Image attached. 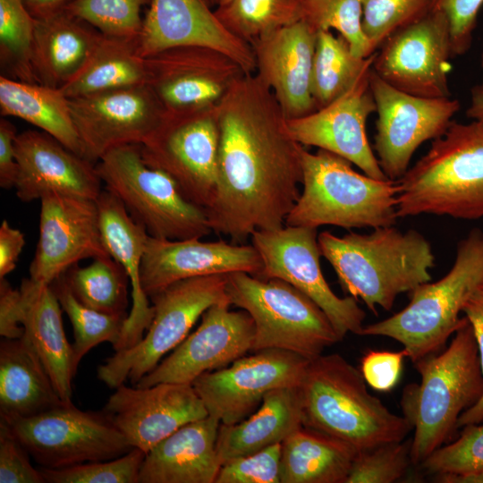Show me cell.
I'll return each mask as SVG.
<instances>
[{"label":"cell","mask_w":483,"mask_h":483,"mask_svg":"<svg viewBox=\"0 0 483 483\" xmlns=\"http://www.w3.org/2000/svg\"><path fill=\"white\" fill-rule=\"evenodd\" d=\"M262 267L261 258L252 244L148 236L140 267V282L149 298L182 279L234 272L258 276Z\"/></svg>","instance_id":"cell-24"},{"label":"cell","mask_w":483,"mask_h":483,"mask_svg":"<svg viewBox=\"0 0 483 483\" xmlns=\"http://www.w3.org/2000/svg\"><path fill=\"white\" fill-rule=\"evenodd\" d=\"M302 425L357 452L404 440L412 427L367 389L360 372L337 353L310 360L299 386Z\"/></svg>","instance_id":"cell-4"},{"label":"cell","mask_w":483,"mask_h":483,"mask_svg":"<svg viewBox=\"0 0 483 483\" xmlns=\"http://www.w3.org/2000/svg\"><path fill=\"white\" fill-rule=\"evenodd\" d=\"M232 364L203 373L192 386L209 415L222 424L244 419L267 393L299 386L309 360L283 349H262Z\"/></svg>","instance_id":"cell-15"},{"label":"cell","mask_w":483,"mask_h":483,"mask_svg":"<svg viewBox=\"0 0 483 483\" xmlns=\"http://www.w3.org/2000/svg\"><path fill=\"white\" fill-rule=\"evenodd\" d=\"M104 188L157 239L202 238L212 232L206 208L185 198L165 172L148 165L140 144L116 147L96 164Z\"/></svg>","instance_id":"cell-8"},{"label":"cell","mask_w":483,"mask_h":483,"mask_svg":"<svg viewBox=\"0 0 483 483\" xmlns=\"http://www.w3.org/2000/svg\"><path fill=\"white\" fill-rule=\"evenodd\" d=\"M19 289L22 303V336L38 355L60 399L71 402L72 381L77 370L56 294L50 284H39L30 278H24Z\"/></svg>","instance_id":"cell-29"},{"label":"cell","mask_w":483,"mask_h":483,"mask_svg":"<svg viewBox=\"0 0 483 483\" xmlns=\"http://www.w3.org/2000/svg\"><path fill=\"white\" fill-rule=\"evenodd\" d=\"M406 357L404 349L400 352L371 350L361 358L360 372L371 388L378 392H389L401 377Z\"/></svg>","instance_id":"cell-50"},{"label":"cell","mask_w":483,"mask_h":483,"mask_svg":"<svg viewBox=\"0 0 483 483\" xmlns=\"http://www.w3.org/2000/svg\"><path fill=\"white\" fill-rule=\"evenodd\" d=\"M304 0H231L215 13L233 35L250 44L303 18Z\"/></svg>","instance_id":"cell-38"},{"label":"cell","mask_w":483,"mask_h":483,"mask_svg":"<svg viewBox=\"0 0 483 483\" xmlns=\"http://www.w3.org/2000/svg\"><path fill=\"white\" fill-rule=\"evenodd\" d=\"M18 176L14 189L24 202L57 192L97 200L102 181L96 164L44 131H25L15 139Z\"/></svg>","instance_id":"cell-26"},{"label":"cell","mask_w":483,"mask_h":483,"mask_svg":"<svg viewBox=\"0 0 483 483\" xmlns=\"http://www.w3.org/2000/svg\"><path fill=\"white\" fill-rule=\"evenodd\" d=\"M317 33L301 20L250 44L256 64L254 73L273 92L287 119L316 110L311 75Z\"/></svg>","instance_id":"cell-25"},{"label":"cell","mask_w":483,"mask_h":483,"mask_svg":"<svg viewBox=\"0 0 483 483\" xmlns=\"http://www.w3.org/2000/svg\"><path fill=\"white\" fill-rule=\"evenodd\" d=\"M99 34L65 9L36 19L31 64L37 82L64 88L81 71Z\"/></svg>","instance_id":"cell-30"},{"label":"cell","mask_w":483,"mask_h":483,"mask_svg":"<svg viewBox=\"0 0 483 483\" xmlns=\"http://www.w3.org/2000/svg\"><path fill=\"white\" fill-rule=\"evenodd\" d=\"M356 453L348 444L302 426L282 442L280 483H345Z\"/></svg>","instance_id":"cell-33"},{"label":"cell","mask_w":483,"mask_h":483,"mask_svg":"<svg viewBox=\"0 0 483 483\" xmlns=\"http://www.w3.org/2000/svg\"><path fill=\"white\" fill-rule=\"evenodd\" d=\"M97 205L104 245L108 254L123 267L131 286L132 306L120 341L114 348L117 352L138 343L154 316L153 307L140 282V267L149 235L145 227L130 216L122 202L105 188Z\"/></svg>","instance_id":"cell-27"},{"label":"cell","mask_w":483,"mask_h":483,"mask_svg":"<svg viewBox=\"0 0 483 483\" xmlns=\"http://www.w3.org/2000/svg\"><path fill=\"white\" fill-rule=\"evenodd\" d=\"M376 52L372 70L393 87L418 97H448L449 23L433 8L390 36Z\"/></svg>","instance_id":"cell-16"},{"label":"cell","mask_w":483,"mask_h":483,"mask_svg":"<svg viewBox=\"0 0 483 483\" xmlns=\"http://www.w3.org/2000/svg\"><path fill=\"white\" fill-rule=\"evenodd\" d=\"M369 85L377 115L376 156L386 176L398 181L408 171L419 147L445 134L461 104L452 97H424L404 92L386 82L373 70Z\"/></svg>","instance_id":"cell-14"},{"label":"cell","mask_w":483,"mask_h":483,"mask_svg":"<svg viewBox=\"0 0 483 483\" xmlns=\"http://www.w3.org/2000/svg\"><path fill=\"white\" fill-rule=\"evenodd\" d=\"M22 303L20 289H14L4 278H0V335L20 338L24 334L21 325Z\"/></svg>","instance_id":"cell-52"},{"label":"cell","mask_w":483,"mask_h":483,"mask_svg":"<svg viewBox=\"0 0 483 483\" xmlns=\"http://www.w3.org/2000/svg\"><path fill=\"white\" fill-rule=\"evenodd\" d=\"M462 428L458 439L441 445L421 462L428 474L483 470V424H469Z\"/></svg>","instance_id":"cell-46"},{"label":"cell","mask_w":483,"mask_h":483,"mask_svg":"<svg viewBox=\"0 0 483 483\" xmlns=\"http://www.w3.org/2000/svg\"><path fill=\"white\" fill-rule=\"evenodd\" d=\"M302 20L316 32L335 30L359 57L374 54L363 31L360 0H304Z\"/></svg>","instance_id":"cell-41"},{"label":"cell","mask_w":483,"mask_h":483,"mask_svg":"<svg viewBox=\"0 0 483 483\" xmlns=\"http://www.w3.org/2000/svg\"><path fill=\"white\" fill-rule=\"evenodd\" d=\"M462 312L468 318L474 333L483 375V288H479L473 292L463 306ZM482 421L483 395L475 405L469 408L460 416L457 428L469 424H479Z\"/></svg>","instance_id":"cell-51"},{"label":"cell","mask_w":483,"mask_h":483,"mask_svg":"<svg viewBox=\"0 0 483 483\" xmlns=\"http://www.w3.org/2000/svg\"><path fill=\"white\" fill-rule=\"evenodd\" d=\"M376 52L369 57L353 54L348 42L332 30L317 33L311 75L315 108H322L347 92L372 68Z\"/></svg>","instance_id":"cell-36"},{"label":"cell","mask_w":483,"mask_h":483,"mask_svg":"<svg viewBox=\"0 0 483 483\" xmlns=\"http://www.w3.org/2000/svg\"><path fill=\"white\" fill-rule=\"evenodd\" d=\"M73 330V366L77 370L83 357L95 346L110 343L114 348L120 341L128 314H107L79 301L62 275L50 284Z\"/></svg>","instance_id":"cell-39"},{"label":"cell","mask_w":483,"mask_h":483,"mask_svg":"<svg viewBox=\"0 0 483 483\" xmlns=\"http://www.w3.org/2000/svg\"><path fill=\"white\" fill-rule=\"evenodd\" d=\"M483 0H436L435 8L446 17L453 55H462L470 47Z\"/></svg>","instance_id":"cell-49"},{"label":"cell","mask_w":483,"mask_h":483,"mask_svg":"<svg viewBox=\"0 0 483 483\" xmlns=\"http://www.w3.org/2000/svg\"><path fill=\"white\" fill-rule=\"evenodd\" d=\"M466 114L483 130V87L477 85L470 90V106Z\"/></svg>","instance_id":"cell-56"},{"label":"cell","mask_w":483,"mask_h":483,"mask_svg":"<svg viewBox=\"0 0 483 483\" xmlns=\"http://www.w3.org/2000/svg\"><path fill=\"white\" fill-rule=\"evenodd\" d=\"M225 289L231 305L253 319L251 352L278 348L310 360L342 340L326 313L284 280L234 272L226 275Z\"/></svg>","instance_id":"cell-9"},{"label":"cell","mask_w":483,"mask_h":483,"mask_svg":"<svg viewBox=\"0 0 483 483\" xmlns=\"http://www.w3.org/2000/svg\"><path fill=\"white\" fill-rule=\"evenodd\" d=\"M64 402L42 361L21 336L0 342V419L27 418Z\"/></svg>","instance_id":"cell-32"},{"label":"cell","mask_w":483,"mask_h":483,"mask_svg":"<svg viewBox=\"0 0 483 483\" xmlns=\"http://www.w3.org/2000/svg\"><path fill=\"white\" fill-rule=\"evenodd\" d=\"M218 145L215 106L164 113L140 148L148 165L167 174L187 199L207 209L216 189Z\"/></svg>","instance_id":"cell-12"},{"label":"cell","mask_w":483,"mask_h":483,"mask_svg":"<svg viewBox=\"0 0 483 483\" xmlns=\"http://www.w3.org/2000/svg\"><path fill=\"white\" fill-rule=\"evenodd\" d=\"M146 60L138 39L100 32L88 61L78 75L60 89L74 98L115 89L146 84Z\"/></svg>","instance_id":"cell-35"},{"label":"cell","mask_w":483,"mask_h":483,"mask_svg":"<svg viewBox=\"0 0 483 483\" xmlns=\"http://www.w3.org/2000/svg\"><path fill=\"white\" fill-rule=\"evenodd\" d=\"M30 457L21 443L0 422V483H46Z\"/></svg>","instance_id":"cell-48"},{"label":"cell","mask_w":483,"mask_h":483,"mask_svg":"<svg viewBox=\"0 0 483 483\" xmlns=\"http://www.w3.org/2000/svg\"><path fill=\"white\" fill-rule=\"evenodd\" d=\"M318 242L343 290L360 299L375 314L377 307L390 310L399 294L431 280L432 247L413 229L402 232L394 225L382 226L342 237L324 231Z\"/></svg>","instance_id":"cell-2"},{"label":"cell","mask_w":483,"mask_h":483,"mask_svg":"<svg viewBox=\"0 0 483 483\" xmlns=\"http://www.w3.org/2000/svg\"><path fill=\"white\" fill-rule=\"evenodd\" d=\"M0 109L2 116L22 119L84 157L69 98L60 89L0 76Z\"/></svg>","instance_id":"cell-34"},{"label":"cell","mask_w":483,"mask_h":483,"mask_svg":"<svg viewBox=\"0 0 483 483\" xmlns=\"http://www.w3.org/2000/svg\"><path fill=\"white\" fill-rule=\"evenodd\" d=\"M299 386L281 387L266 394L259 409L247 419L219 427L216 452L221 465L282 442L301 428Z\"/></svg>","instance_id":"cell-31"},{"label":"cell","mask_w":483,"mask_h":483,"mask_svg":"<svg viewBox=\"0 0 483 483\" xmlns=\"http://www.w3.org/2000/svg\"><path fill=\"white\" fill-rule=\"evenodd\" d=\"M362 28L373 53L394 32L435 7L436 0H360Z\"/></svg>","instance_id":"cell-43"},{"label":"cell","mask_w":483,"mask_h":483,"mask_svg":"<svg viewBox=\"0 0 483 483\" xmlns=\"http://www.w3.org/2000/svg\"><path fill=\"white\" fill-rule=\"evenodd\" d=\"M480 288H483V284L481 285V287H480Z\"/></svg>","instance_id":"cell-60"},{"label":"cell","mask_w":483,"mask_h":483,"mask_svg":"<svg viewBox=\"0 0 483 483\" xmlns=\"http://www.w3.org/2000/svg\"><path fill=\"white\" fill-rule=\"evenodd\" d=\"M231 0H208L209 4L211 5H214L216 7H220V6H223L225 4H226L228 2H230Z\"/></svg>","instance_id":"cell-58"},{"label":"cell","mask_w":483,"mask_h":483,"mask_svg":"<svg viewBox=\"0 0 483 483\" xmlns=\"http://www.w3.org/2000/svg\"><path fill=\"white\" fill-rule=\"evenodd\" d=\"M35 26L22 0H0L1 76L38 83L31 64Z\"/></svg>","instance_id":"cell-40"},{"label":"cell","mask_w":483,"mask_h":483,"mask_svg":"<svg viewBox=\"0 0 483 483\" xmlns=\"http://www.w3.org/2000/svg\"><path fill=\"white\" fill-rule=\"evenodd\" d=\"M263 264L258 277L284 280L309 297L328 317L343 339L360 335L366 314L352 296H337L320 267L317 228L284 225L256 230L250 236Z\"/></svg>","instance_id":"cell-13"},{"label":"cell","mask_w":483,"mask_h":483,"mask_svg":"<svg viewBox=\"0 0 483 483\" xmlns=\"http://www.w3.org/2000/svg\"><path fill=\"white\" fill-rule=\"evenodd\" d=\"M137 39L144 58L172 47L200 46L231 57L246 73L256 70L250 45L222 24L208 0H151Z\"/></svg>","instance_id":"cell-23"},{"label":"cell","mask_w":483,"mask_h":483,"mask_svg":"<svg viewBox=\"0 0 483 483\" xmlns=\"http://www.w3.org/2000/svg\"><path fill=\"white\" fill-rule=\"evenodd\" d=\"M69 103L83 157L94 164L116 147L141 144L165 113L147 84L69 98Z\"/></svg>","instance_id":"cell-18"},{"label":"cell","mask_w":483,"mask_h":483,"mask_svg":"<svg viewBox=\"0 0 483 483\" xmlns=\"http://www.w3.org/2000/svg\"><path fill=\"white\" fill-rule=\"evenodd\" d=\"M76 299L107 314H128L129 276L110 255L93 258L86 267L75 264L63 274Z\"/></svg>","instance_id":"cell-37"},{"label":"cell","mask_w":483,"mask_h":483,"mask_svg":"<svg viewBox=\"0 0 483 483\" xmlns=\"http://www.w3.org/2000/svg\"><path fill=\"white\" fill-rule=\"evenodd\" d=\"M42 468L62 469L118 458L133 447L103 411L72 402L27 418L2 419Z\"/></svg>","instance_id":"cell-11"},{"label":"cell","mask_w":483,"mask_h":483,"mask_svg":"<svg viewBox=\"0 0 483 483\" xmlns=\"http://www.w3.org/2000/svg\"><path fill=\"white\" fill-rule=\"evenodd\" d=\"M73 0H22L35 19H42L64 10Z\"/></svg>","instance_id":"cell-55"},{"label":"cell","mask_w":483,"mask_h":483,"mask_svg":"<svg viewBox=\"0 0 483 483\" xmlns=\"http://www.w3.org/2000/svg\"><path fill=\"white\" fill-rule=\"evenodd\" d=\"M146 453L136 447L112 460L85 462L62 469L39 467L47 483H139Z\"/></svg>","instance_id":"cell-44"},{"label":"cell","mask_w":483,"mask_h":483,"mask_svg":"<svg viewBox=\"0 0 483 483\" xmlns=\"http://www.w3.org/2000/svg\"><path fill=\"white\" fill-rule=\"evenodd\" d=\"M230 302H220L208 308L198 328L134 386L191 385L203 373L225 368L251 351L253 319L243 309L230 310Z\"/></svg>","instance_id":"cell-20"},{"label":"cell","mask_w":483,"mask_h":483,"mask_svg":"<svg viewBox=\"0 0 483 483\" xmlns=\"http://www.w3.org/2000/svg\"><path fill=\"white\" fill-rule=\"evenodd\" d=\"M282 444L223 463L215 483H280Z\"/></svg>","instance_id":"cell-47"},{"label":"cell","mask_w":483,"mask_h":483,"mask_svg":"<svg viewBox=\"0 0 483 483\" xmlns=\"http://www.w3.org/2000/svg\"><path fill=\"white\" fill-rule=\"evenodd\" d=\"M147 81L165 113L216 106L244 70L213 48L182 46L146 57Z\"/></svg>","instance_id":"cell-17"},{"label":"cell","mask_w":483,"mask_h":483,"mask_svg":"<svg viewBox=\"0 0 483 483\" xmlns=\"http://www.w3.org/2000/svg\"><path fill=\"white\" fill-rule=\"evenodd\" d=\"M483 284V230L475 228L456 247L453 267L439 280L410 292V302L393 316L364 325L360 335L386 336L401 343L407 357L439 352L463 325V306Z\"/></svg>","instance_id":"cell-7"},{"label":"cell","mask_w":483,"mask_h":483,"mask_svg":"<svg viewBox=\"0 0 483 483\" xmlns=\"http://www.w3.org/2000/svg\"><path fill=\"white\" fill-rule=\"evenodd\" d=\"M226 275L197 276L174 282L149 296L154 316L142 339L117 351L97 370V378L115 389L131 385L155 369L189 335L203 313L220 302H230Z\"/></svg>","instance_id":"cell-10"},{"label":"cell","mask_w":483,"mask_h":483,"mask_svg":"<svg viewBox=\"0 0 483 483\" xmlns=\"http://www.w3.org/2000/svg\"><path fill=\"white\" fill-rule=\"evenodd\" d=\"M397 182L398 217L483 218V130L453 121Z\"/></svg>","instance_id":"cell-5"},{"label":"cell","mask_w":483,"mask_h":483,"mask_svg":"<svg viewBox=\"0 0 483 483\" xmlns=\"http://www.w3.org/2000/svg\"><path fill=\"white\" fill-rule=\"evenodd\" d=\"M216 189L207 208L213 232L240 244L283 227L299 196L304 147L291 135L273 92L244 73L216 105Z\"/></svg>","instance_id":"cell-1"},{"label":"cell","mask_w":483,"mask_h":483,"mask_svg":"<svg viewBox=\"0 0 483 483\" xmlns=\"http://www.w3.org/2000/svg\"><path fill=\"white\" fill-rule=\"evenodd\" d=\"M151 0H73L64 9L106 35L138 37Z\"/></svg>","instance_id":"cell-42"},{"label":"cell","mask_w":483,"mask_h":483,"mask_svg":"<svg viewBox=\"0 0 483 483\" xmlns=\"http://www.w3.org/2000/svg\"><path fill=\"white\" fill-rule=\"evenodd\" d=\"M411 439L386 442L357 452L345 483H392L411 462Z\"/></svg>","instance_id":"cell-45"},{"label":"cell","mask_w":483,"mask_h":483,"mask_svg":"<svg viewBox=\"0 0 483 483\" xmlns=\"http://www.w3.org/2000/svg\"><path fill=\"white\" fill-rule=\"evenodd\" d=\"M39 200V237L30 279L49 285L80 260L109 255L97 200L57 192L47 193Z\"/></svg>","instance_id":"cell-19"},{"label":"cell","mask_w":483,"mask_h":483,"mask_svg":"<svg viewBox=\"0 0 483 483\" xmlns=\"http://www.w3.org/2000/svg\"><path fill=\"white\" fill-rule=\"evenodd\" d=\"M480 60H481L480 65H481V69H482V82L479 85L483 87V51H482V54H481V59Z\"/></svg>","instance_id":"cell-59"},{"label":"cell","mask_w":483,"mask_h":483,"mask_svg":"<svg viewBox=\"0 0 483 483\" xmlns=\"http://www.w3.org/2000/svg\"><path fill=\"white\" fill-rule=\"evenodd\" d=\"M25 237L19 229L3 220L0 225V278H4L16 267L25 245Z\"/></svg>","instance_id":"cell-54"},{"label":"cell","mask_w":483,"mask_h":483,"mask_svg":"<svg viewBox=\"0 0 483 483\" xmlns=\"http://www.w3.org/2000/svg\"><path fill=\"white\" fill-rule=\"evenodd\" d=\"M102 411L145 453L183 425L209 415L192 385L170 382L147 387L122 384Z\"/></svg>","instance_id":"cell-21"},{"label":"cell","mask_w":483,"mask_h":483,"mask_svg":"<svg viewBox=\"0 0 483 483\" xmlns=\"http://www.w3.org/2000/svg\"><path fill=\"white\" fill-rule=\"evenodd\" d=\"M15 126L6 118L0 119V186L14 188L18 176V162L15 153Z\"/></svg>","instance_id":"cell-53"},{"label":"cell","mask_w":483,"mask_h":483,"mask_svg":"<svg viewBox=\"0 0 483 483\" xmlns=\"http://www.w3.org/2000/svg\"><path fill=\"white\" fill-rule=\"evenodd\" d=\"M372 68L343 96L301 117L287 119L292 138L301 145L316 147L343 157L369 177L388 179L369 144L366 123L376 112L369 85Z\"/></svg>","instance_id":"cell-22"},{"label":"cell","mask_w":483,"mask_h":483,"mask_svg":"<svg viewBox=\"0 0 483 483\" xmlns=\"http://www.w3.org/2000/svg\"><path fill=\"white\" fill-rule=\"evenodd\" d=\"M302 191L285 225L345 229L394 225L397 181L361 174L343 157L324 149H303Z\"/></svg>","instance_id":"cell-6"},{"label":"cell","mask_w":483,"mask_h":483,"mask_svg":"<svg viewBox=\"0 0 483 483\" xmlns=\"http://www.w3.org/2000/svg\"><path fill=\"white\" fill-rule=\"evenodd\" d=\"M419 383L403 388L402 416L414 431L412 464L421 462L449 441L460 416L483 395V375L472 327L467 318L441 352L413 362Z\"/></svg>","instance_id":"cell-3"},{"label":"cell","mask_w":483,"mask_h":483,"mask_svg":"<svg viewBox=\"0 0 483 483\" xmlns=\"http://www.w3.org/2000/svg\"><path fill=\"white\" fill-rule=\"evenodd\" d=\"M220 425L208 415L160 441L146 453L139 483H215L221 467L216 452Z\"/></svg>","instance_id":"cell-28"},{"label":"cell","mask_w":483,"mask_h":483,"mask_svg":"<svg viewBox=\"0 0 483 483\" xmlns=\"http://www.w3.org/2000/svg\"><path fill=\"white\" fill-rule=\"evenodd\" d=\"M435 479L442 483H483V470L439 474L435 475Z\"/></svg>","instance_id":"cell-57"}]
</instances>
